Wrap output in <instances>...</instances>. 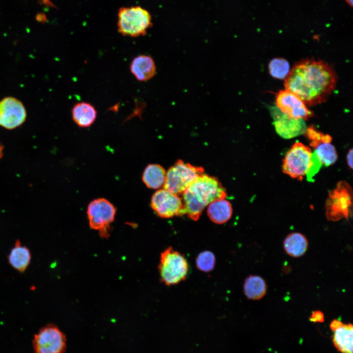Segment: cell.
Wrapping results in <instances>:
<instances>
[{"label":"cell","instance_id":"1","mask_svg":"<svg viewBox=\"0 0 353 353\" xmlns=\"http://www.w3.org/2000/svg\"><path fill=\"white\" fill-rule=\"evenodd\" d=\"M337 76L333 68L322 60H302L285 78V89L295 94L306 105L325 102L335 89Z\"/></svg>","mask_w":353,"mask_h":353},{"label":"cell","instance_id":"2","mask_svg":"<svg viewBox=\"0 0 353 353\" xmlns=\"http://www.w3.org/2000/svg\"><path fill=\"white\" fill-rule=\"evenodd\" d=\"M227 195L217 178L203 173L182 193L183 215L197 221L206 205L215 200L225 199Z\"/></svg>","mask_w":353,"mask_h":353},{"label":"cell","instance_id":"3","mask_svg":"<svg viewBox=\"0 0 353 353\" xmlns=\"http://www.w3.org/2000/svg\"><path fill=\"white\" fill-rule=\"evenodd\" d=\"M118 31L123 36H144L152 26L150 12L139 5L120 7L117 14Z\"/></svg>","mask_w":353,"mask_h":353},{"label":"cell","instance_id":"4","mask_svg":"<svg viewBox=\"0 0 353 353\" xmlns=\"http://www.w3.org/2000/svg\"><path fill=\"white\" fill-rule=\"evenodd\" d=\"M158 270L161 282L171 286L186 278L189 265L183 254L172 247H168L160 254Z\"/></svg>","mask_w":353,"mask_h":353},{"label":"cell","instance_id":"5","mask_svg":"<svg viewBox=\"0 0 353 353\" xmlns=\"http://www.w3.org/2000/svg\"><path fill=\"white\" fill-rule=\"evenodd\" d=\"M203 173V168L178 160L166 172L164 189L177 195L182 194Z\"/></svg>","mask_w":353,"mask_h":353},{"label":"cell","instance_id":"6","mask_svg":"<svg viewBox=\"0 0 353 353\" xmlns=\"http://www.w3.org/2000/svg\"><path fill=\"white\" fill-rule=\"evenodd\" d=\"M353 204V191L345 181H339L335 188L330 191L326 203V215L329 221L342 218L347 220L350 216Z\"/></svg>","mask_w":353,"mask_h":353},{"label":"cell","instance_id":"7","mask_svg":"<svg viewBox=\"0 0 353 353\" xmlns=\"http://www.w3.org/2000/svg\"><path fill=\"white\" fill-rule=\"evenodd\" d=\"M116 209L106 199L101 198L91 201L88 205L87 215L90 227L99 231L104 238L110 235L111 224L114 220Z\"/></svg>","mask_w":353,"mask_h":353},{"label":"cell","instance_id":"8","mask_svg":"<svg viewBox=\"0 0 353 353\" xmlns=\"http://www.w3.org/2000/svg\"><path fill=\"white\" fill-rule=\"evenodd\" d=\"M312 153L310 148L303 143H294L283 159V173L292 178L302 179L309 171Z\"/></svg>","mask_w":353,"mask_h":353},{"label":"cell","instance_id":"9","mask_svg":"<svg viewBox=\"0 0 353 353\" xmlns=\"http://www.w3.org/2000/svg\"><path fill=\"white\" fill-rule=\"evenodd\" d=\"M32 347L34 353H65L66 336L57 326L49 324L34 335Z\"/></svg>","mask_w":353,"mask_h":353},{"label":"cell","instance_id":"10","mask_svg":"<svg viewBox=\"0 0 353 353\" xmlns=\"http://www.w3.org/2000/svg\"><path fill=\"white\" fill-rule=\"evenodd\" d=\"M151 206L153 211L162 218L183 215L182 199L165 189H159L152 195Z\"/></svg>","mask_w":353,"mask_h":353},{"label":"cell","instance_id":"11","mask_svg":"<svg viewBox=\"0 0 353 353\" xmlns=\"http://www.w3.org/2000/svg\"><path fill=\"white\" fill-rule=\"evenodd\" d=\"M26 118V109L20 100L7 97L0 101V126L13 129L22 125Z\"/></svg>","mask_w":353,"mask_h":353},{"label":"cell","instance_id":"12","mask_svg":"<svg viewBox=\"0 0 353 353\" xmlns=\"http://www.w3.org/2000/svg\"><path fill=\"white\" fill-rule=\"evenodd\" d=\"M276 103L283 114L293 119L307 120L313 116L300 98L286 89L276 94Z\"/></svg>","mask_w":353,"mask_h":353},{"label":"cell","instance_id":"13","mask_svg":"<svg viewBox=\"0 0 353 353\" xmlns=\"http://www.w3.org/2000/svg\"><path fill=\"white\" fill-rule=\"evenodd\" d=\"M129 69L131 73L139 81H147L155 75L156 67L153 59L150 55L141 54L131 61Z\"/></svg>","mask_w":353,"mask_h":353},{"label":"cell","instance_id":"14","mask_svg":"<svg viewBox=\"0 0 353 353\" xmlns=\"http://www.w3.org/2000/svg\"><path fill=\"white\" fill-rule=\"evenodd\" d=\"M277 132L284 138H291L305 133L306 126L303 119H295L283 114L275 121Z\"/></svg>","mask_w":353,"mask_h":353},{"label":"cell","instance_id":"15","mask_svg":"<svg viewBox=\"0 0 353 353\" xmlns=\"http://www.w3.org/2000/svg\"><path fill=\"white\" fill-rule=\"evenodd\" d=\"M71 115L75 123L80 127L92 126L97 117V111L94 106L86 101L76 103L71 109Z\"/></svg>","mask_w":353,"mask_h":353},{"label":"cell","instance_id":"16","mask_svg":"<svg viewBox=\"0 0 353 353\" xmlns=\"http://www.w3.org/2000/svg\"><path fill=\"white\" fill-rule=\"evenodd\" d=\"M31 259L30 250L22 245L20 240H17L8 255L9 264L16 271L24 273L30 264Z\"/></svg>","mask_w":353,"mask_h":353},{"label":"cell","instance_id":"17","mask_svg":"<svg viewBox=\"0 0 353 353\" xmlns=\"http://www.w3.org/2000/svg\"><path fill=\"white\" fill-rule=\"evenodd\" d=\"M207 213L213 223L223 224L231 217L232 208L230 203L225 199L215 200L208 204Z\"/></svg>","mask_w":353,"mask_h":353},{"label":"cell","instance_id":"18","mask_svg":"<svg viewBox=\"0 0 353 353\" xmlns=\"http://www.w3.org/2000/svg\"><path fill=\"white\" fill-rule=\"evenodd\" d=\"M308 241L306 237L299 232L288 234L283 241V248L286 253L293 257L303 256L307 251Z\"/></svg>","mask_w":353,"mask_h":353},{"label":"cell","instance_id":"19","mask_svg":"<svg viewBox=\"0 0 353 353\" xmlns=\"http://www.w3.org/2000/svg\"><path fill=\"white\" fill-rule=\"evenodd\" d=\"M333 342L337 351L341 353H353V326L351 323L343 325L334 331Z\"/></svg>","mask_w":353,"mask_h":353},{"label":"cell","instance_id":"20","mask_svg":"<svg viewBox=\"0 0 353 353\" xmlns=\"http://www.w3.org/2000/svg\"><path fill=\"white\" fill-rule=\"evenodd\" d=\"M166 174L165 170L161 165L150 164L145 169L142 179L148 188L156 189L164 185Z\"/></svg>","mask_w":353,"mask_h":353},{"label":"cell","instance_id":"21","mask_svg":"<svg viewBox=\"0 0 353 353\" xmlns=\"http://www.w3.org/2000/svg\"><path fill=\"white\" fill-rule=\"evenodd\" d=\"M243 291L245 295L249 300H260L266 293V283L265 280L259 276L250 275L245 280Z\"/></svg>","mask_w":353,"mask_h":353},{"label":"cell","instance_id":"22","mask_svg":"<svg viewBox=\"0 0 353 353\" xmlns=\"http://www.w3.org/2000/svg\"><path fill=\"white\" fill-rule=\"evenodd\" d=\"M331 142H321L314 151L322 164L328 166L333 164L338 158L336 149Z\"/></svg>","mask_w":353,"mask_h":353},{"label":"cell","instance_id":"23","mask_svg":"<svg viewBox=\"0 0 353 353\" xmlns=\"http://www.w3.org/2000/svg\"><path fill=\"white\" fill-rule=\"evenodd\" d=\"M268 68L270 75L279 79L285 78L290 72L288 62L282 58L273 59L269 64Z\"/></svg>","mask_w":353,"mask_h":353},{"label":"cell","instance_id":"24","mask_svg":"<svg viewBox=\"0 0 353 353\" xmlns=\"http://www.w3.org/2000/svg\"><path fill=\"white\" fill-rule=\"evenodd\" d=\"M215 256L209 251L202 252L196 259L197 268L199 270L206 273L212 271L215 267Z\"/></svg>","mask_w":353,"mask_h":353},{"label":"cell","instance_id":"25","mask_svg":"<svg viewBox=\"0 0 353 353\" xmlns=\"http://www.w3.org/2000/svg\"><path fill=\"white\" fill-rule=\"evenodd\" d=\"M305 135L310 141V146L314 148L321 142H331L332 138L328 134H324L316 130L313 127L306 129Z\"/></svg>","mask_w":353,"mask_h":353},{"label":"cell","instance_id":"26","mask_svg":"<svg viewBox=\"0 0 353 353\" xmlns=\"http://www.w3.org/2000/svg\"><path fill=\"white\" fill-rule=\"evenodd\" d=\"M312 163L309 171L306 174L308 180L312 181V177L314 176L319 171L322 164L318 158L315 151L312 153Z\"/></svg>","mask_w":353,"mask_h":353},{"label":"cell","instance_id":"27","mask_svg":"<svg viewBox=\"0 0 353 353\" xmlns=\"http://www.w3.org/2000/svg\"><path fill=\"white\" fill-rule=\"evenodd\" d=\"M309 320L314 323H323L324 321V315L320 310L314 311L309 317Z\"/></svg>","mask_w":353,"mask_h":353},{"label":"cell","instance_id":"28","mask_svg":"<svg viewBox=\"0 0 353 353\" xmlns=\"http://www.w3.org/2000/svg\"><path fill=\"white\" fill-rule=\"evenodd\" d=\"M343 325L342 322L337 319H334L331 321L330 324V328L333 331H335L337 329L342 327Z\"/></svg>","mask_w":353,"mask_h":353},{"label":"cell","instance_id":"29","mask_svg":"<svg viewBox=\"0 0 353 353\" xmlns=\"http://www.w3.org/2000/svg\"><path fill=\"white\" fill-rule=\"evenodd\" d=\"M353 149H350L347 154V162L349 167L353 169Z\"/></svg>","mask_w":353,"mask_h":353},{"label":"cell","instance_id":"30","mask_svg":"<svg viewBox=\"0 0 353 353\" xmlns=\"http://www.w3.org/2000/svg\"><path fill=\"white\" fill-rule=\"evenodd\" d=\"M3 147L2 145L0 144V159L2 158L3 156Z\"/></svg>","mask_w":353,"mask_h":353},{"label":"cell","instance_id":"31","mask_svg":"<svg viewBox=\"0 0 353 353\" xmlns=\"http://www.w3.org/2000/svg\"><path fill=\"white\" fill-rule=\"evenodd\" d=\"M346 2L351 7H353V0H345Z\"/></svg>","mask_w":353,"mask_h":353}]
</instances>
